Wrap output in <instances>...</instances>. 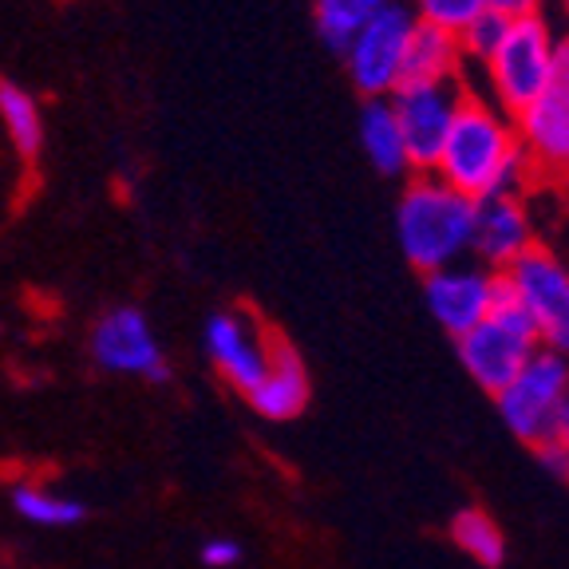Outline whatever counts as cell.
I'll return each mask as SVG.
<instances>
[{
	"label": "cell",
	"instance_id": "6da1fadb",
	"mask_svg": "<svg viewBox=\"0 0 569 569\" xmlns=\"http://www.w3.org/2000/svg\"><path fill=\"white\" fill-rule=\"evenodd\" d=\"M431 174L443 178L447 187L471 202L495 194H522V187L530 182V162L518 139L515 116H507L487 96L467 91Z\"/></svg>",
	"mask_w": 569,
	"mask_h": 569
},
{
	"label": "cell",
	"instance_id": "7c38bea8",
	"mask_svg": "<svg viewBox=\"0 0 569 569\" xmlns=\"http://www.w3.org/2000/svg\"><path fill=\"white\" fill-rule=\"evenodd\" d=\"M538 246L533 241V218L522 194H495L475 202V233L471 258L490 273H507L522 253Z\"/></svg>",
	"mask_w": 569,
	"mask_h": 569
},
{
	"label": "cell",
	"instance_id": "e0dca14e",
	"mask_svg": "<svg viewBox=\"0 0 569 569\" xmlns=\"http://www.w3.org/2000/svg\"><path fill=\"white\" fill-rule=\"evenodd\" d=\"M12 507L24 522L44 526V530H68V526L83 522V502L71 495H60V490L44 487V482H17L12 487Z\"/></svg>",
	"mask_w": 569,
	"mask_h": 569
},
{
	"label": "cell",
	"instance_id": "f546056e",
	"mask_svg": "<svg viewBox=\"0 0 569 569\" xmlns=\"http://www.w3.org/2000/svg\"><path fill=\"white\" fill-rule=\"evenodd\" d=\"M566 482H569V475H566Z\"/></svg>",
	"mask_w": 569,
	"mask_h": 569
},
{
	"label": "cell",
	"instance_id": "7a4b0ae2",
	"mask_svg": "<svg viewBox=\"0 0 569 569\" xmlns=\"http://www.w3.org/2000/svg\"><path fill=\"white\" fill-rule=\"evenodd\" d=\"M475 202L451 190L443 178L416 174L396 202V241L419 273L459 266L471 258Z\"/></svg>",
	"mask_w": 569,
	"mask_h": 569
},
{
	"label": "cell",
	"instance_id": "ffe728a7",
	"mask_svg": "<svg viewBox=\"0 0 569 569\" xmlns=\"http://www.w3.org/2000/svg\"><path fill=\"white\" fill-rule=\"evenodd\" d=\"M447 533H451V542L471 561H479V566L498 569L507 561V533H502V526H498L487 510H479V507L459 510V515L451 518V530Z\"/></svg>",
	"mask_w": 569,
	"mask_h": 569
},
{
	"label": "cell",
	"instance_id": "484cf974",
	"mask_svg": "<svg viewBox=\"0 0 569 569\" xmlns=\"http://www.w3.org/2000/svg\"><path fill=\"white\" fill-rule=\"evenodd\" d=\"M542 345L553 348V352H561V356H569V301H566V309H561V317L542 332Z\"/></svg>",
	"mask_w": 569,
	"mask_h": 569
},
{
	"label": "cell",
	"instance_id": "30bf717a",
	"mask_svg": "<svg viewBox=\"0 0 569 569\" xmlns=\"http://www.w3.org/2000/svg\"><path fill=\"white\" fill-rule=\"evenodd\" d=\"M498 297H502V273H490L487 266H479L471 258L423 277L427 312L455 340L467 337L471 329H479L482 320L495 312Z\"/></svg>",
	"mask_w": 569,
	"mask_h": 569
},
{
	"label": "cell",
	"instance_id": "603a6c76",
	"mask_svg": "<svg viewBox=\"0 0 569 569\" xmlns=\"http://www.w3.org/2000/svg\"><path fill=\"white\" fill-rule=\"evenodd\" d=\"M241 561V546L233 542V538H210V542L202 546V566L210 569H230Z\"/></svg>",
	"mask_w": 569,
	"mask_h": 569
},
{
	"label": "cell",
	"instance_id": "4316f807",
	"mask_svg": "<svg viewBox=\"0 0 569 569\" xmlns=\"http://www.w3.org/2000/svg\"><path fill=\"white\" fill-rule=\"evenodd\" d=\"M558 439L569 447V396H566V403H561V423H558Z\"/></svg>",
	"mask_w": 569,
	"mask_h": 569
},
{
	"label": "cell",
	"instance_id": "5bb4252c",
	"mask_svg": "<svg viewBox=\"0 0 569 569\" xmlns=\"http://www.w3.org/2000/svg\"><path fill=\"white\" fill-rule=\"evenodd\" d=\"M309 368L297 356V348L289 340L277 337L273 345V365H269L266 380L253 388L249 396V408L258 411L261 419H273V423H289L309 408Z\"/></svg>",
	"mask_w": 569,
	"mask_h": 569
},
{
	"label": "cell",
	"instance_id": "7402d4cb",
	"mask_svg": "<svg viewBox=\"0 0 569 569\" xmlns=\"http://www.w3.org/2000/svg\"><path fill=\"white\" fill-rule=\"evenodd\" d=\"M411 9H416V20H423V24L447 28V32L459 36L487 9V0H411Z\"/></svg>",
	"mask_w": 569,
	"mask_h": 569
},
{
	"label": "cell",
	"instance_id": "5b68a950",
	"mask_svg": "<svg viewBox=\"0 0 569 569\" xmlns=\"http://www.w3.org/2000/svg\"><path fill=\"white\" fill-rule=\"evenodd\" d=\"M569 396V356L553 348H538L526 368L495 396L498 419L526 447H542L558 439L561 403Z\"/></svg>",
	"mask_w": 569,
	"mask_h": 569
},
{
	"label": "cell",
	"instance_id": "83f0119b",
	"mask_svg": "<svg viewBox=\"0 0 569 569\" xmlns=\"http://www.w3.org/2000/svg\"><path fill=\"white\" fill-rule=\"evenodd\" d=\"M561 9H566V17H569V0H561Z\"/></svg>",
	"mask_w": 569,
	"mask_h": 569
},
{
	"label": "cell",
	"instance_id": "3957f363",
	"mask_svg": "<svg viewBox=\"0 0 569 569\" xmlns=\"http://www.w3.org/2000/svg\"><path fill=\"white\" fill-rule=\"evenodd\" d=\"M538 348H542V332H538V325H533V317L522 305L510 301L507 281H502V297H498L495 312L482 320L479 329L455 340L459 365L490 396L507 388Z\"/></svg>",
	"mask_w": 569,
	"mask_h": 569
},
{
	"label": "cell",
	"instance_id": "44dd1931",
	"mask_svg": "<svg viewBox=\"0 0 569 569\" xmlns=\"http://www.w3.org/2000/svg\"><path fill=\"white\" fill-rule=\"evenodd\" d=\"M507 28H510V20L502 17V12H490V9H482L479 17L471 20V24L462 28L459 32V44H462V56L471 63H487L490 56H495V48L502 44V36H507Z\"/></svg>",
	"mask_w": 569,
	"mask_h": 569
},
{
	"label": "cell",
	"instance_id": "277c9868",
	"mask_svg": "<svg viewBox=\"0 0 569 569\" xmlns=\"http://www.w3.org/2000/svg\"><path fill=\"white\" fill-rule=\"evenodd\" d=\"M553 48H558V32H553L542 12L538 17L510 20L502 44L482 63L490 103L502 107L507 116H522L526 107L542 96L546 80H550Z\"/></svg>",
	"mask_w": 569,
	"mask_h": 569
},
{
	"label": "cell",
	"instance_id": "8fae6325",
	"mask_svg": "<svg viewBox=\"0 0 569 569\" xmlns=\"http://www.w3.org/2000/svg\"><path fill=\"white\" fill-rule=\"evenodd\" d=\"M91 360L103 372L142 376V380L154 383H162L170 376L151 320L142 317L139 309H131V305H119V309L103 312L96 320V329H91Z\"/></svg>",
	"mask_w": 569,
	"mask_h": 569
},
{
	"label": "cell",
	"instance_id": "cb8c5ba5",
	"mask_svg": "<svg viewBox=\"0 0 569 569\" xmlns=\"http://www.w3.org/2000/svg\"><path fill=\"white\" fill-rule=\"evenodd\" d=\"M533 455H538V462H542V467L550 475H558V479H566V475H569V447L561 443V439H553V443H542V447H533Z\"/></svg>",
	"mask_w": 569,
	"mask_h": 569
},
{
	"label": "cell",
	"instance_id": "d6986e66",
	"mask_svg": "<svg viewBox=\"0 0 569 569\" xmlns=\"http://www.w3.org/2000/svg\"><path fill=\"white\" fill-rule=\"evenodd\" d=\"M388 4L391 0H317V4H312V20H317L320 40L337 56H345L348 44L356 40V32H360L376 12L388 9Z\"/></svg>",
	"mask_w": 569,
	"mask_h": 569
},
{
	"label": "cell",
	"instance_id": "8992f818",
	"mask_svg": "<svg viewBox=\"0 0 569 569\" xmlns=\"http://www.w3.org/2000/svg\"><path fill=\"white\" fill-rule=\"evenodd\" d=\"M518 139H522L530 178H561L569 174V32L558 36L553 68L542 96L515 116Z\"/></svg>",
	"mask_w": 569,
	"mask_h": 569
},
{
	"label": "cell",
	"instance_id": "9c48e42d",
	"mask_svg": "<svg viewBox=\"0 0 569 569\" xmlns=\"http://www.w3.org/2000/svg\"><path fill=\"white\" fill-rule=\"evenodd\" d=\"M273 345L277 332H269L253 312L246 309H222L206 320L202 348L210 356V365L218 368L226 383L238 396H253L261 380H266L269 365H273Z\"/></svg>",
	"mask_w": 569,
	"mask_h": 569
},
{
	"label": "cell",
	"instance_id": "9a60e30c",
	"mask_svg": "<svg viewBox=\"0 0 569 569\" xmlns=\"http://www.w3.org/2000/svg\"><path fill=\"white\" fill-rule=\"evenodd\" d=\"M462 44L459 36L447 28L423 24L419 20L408 44V63H403V83H451L462 80Z\"/></svg>",
	"mask_w": 569,
	"mask_h": 569
},
{
	"label": "cell",
	"instance_id": "2e32d148",
	"mask_svg": "<svg viewBox=\"0 0 569 569\" xmlns=\"http://www.w3.org/2000/svg\"><path fill=\"white\" fill-rule=\"evenodd\" d=\"M360 142H365V154L380 174H408V147H403L400 123H396V111H391L388 99H365V111H360Z\"/></svg>",
	"mask_w": 569,
	"mask_h": 569
},
{
	"label": "cell",
	"instance_id": "ba28073f",
	"mask_svg": "<svg viewBox=\"0 0 569 569\" xmlns=\"http://www.w3.org/2000/svg\"><path fill=\"white\" fill-rule=\"evenodd\" d=\"M467 99V83H400L391 91L388 103L400 123L403 147H408V162L416 174H431L443 154V142L451 134L459 107Z\"/></svg>",
	"mask_w": 569,
	"mask_h": 569
},
{
	"label": "cell",
	"instance_id": "52a82bcc",
	"mask_svg": "<svg viewBox=\"0 0 569 569\" xmlns=\"http://www.w3.org/2000/svg\"><path fill=\"white\" fill-rule=\"evenodd\" d=\"M416 9L391 0L388 9L376 12L345 52V68L352 88L365 99H388L403 83V63H408V44L416 32Z\"/></svg>",
	"mask_w": 569,
	"mask_h": 569
},
{
	"label": "cell",
	"instance_id": "4fadbf2b",
	"mask_svg": "<svg viewBox=\"0 0 569 569\" xmlns=\"http://www.w3.org/2000/svg\"><path fill=\"white\" fill-rule=\"evenodd\" d=\"M502 281H507L510 301H518L533 317L538 332L550 329L569 301V266L542 246H533L530 253H522L502 273Z\"/></svg>",
	"mask_w": 569,
	"mask_h": 569
},
{
	"label": "cell",
	"instance_id": "f1b7e54d",
	"mask_svg": "<svg viewBox=\"0 0 569 569\" xmlns=\"http://www.w3.org/2000/svg\"><path fill=\"white\" fill-rule=\"evenodd\" d=\"M566 187H569V174H566Z\"/></svg>",
	"mask_w": 569,
	"mask_h": 569
},
{
	"label": "cell",
	"instance_id": "d4e9b609",
	"mask_svg": "<svg viewBox=\"0 0 569 569\" xmlns=\"http://www.w3.org/2000/svg\"><path fill=\"white\" fill-rule=\"evenodd\" d=\"M490 12H502L507 20H522V17H538L542 12V0H487Z\"/></svg>",
	"mask_w": 569,
	"mask_h": 569
},
{
	"label": "cell",
	"instance_id": "ac0fdd59",
	"mask_svg": "<svg viewBox=\"0 0 569 569\" xmlns=\"http://www.w3.org/2000/svg\"><path fill=\"white\" fill-rule=\"evenodd\" d=\"M0 123H4L12 147L24 159L40 154V147H44V111H40L32 91L12 80H0Z\"/></svg>",
	"mask_w": 569,
	"mask_h": 569
}]
</instances>
